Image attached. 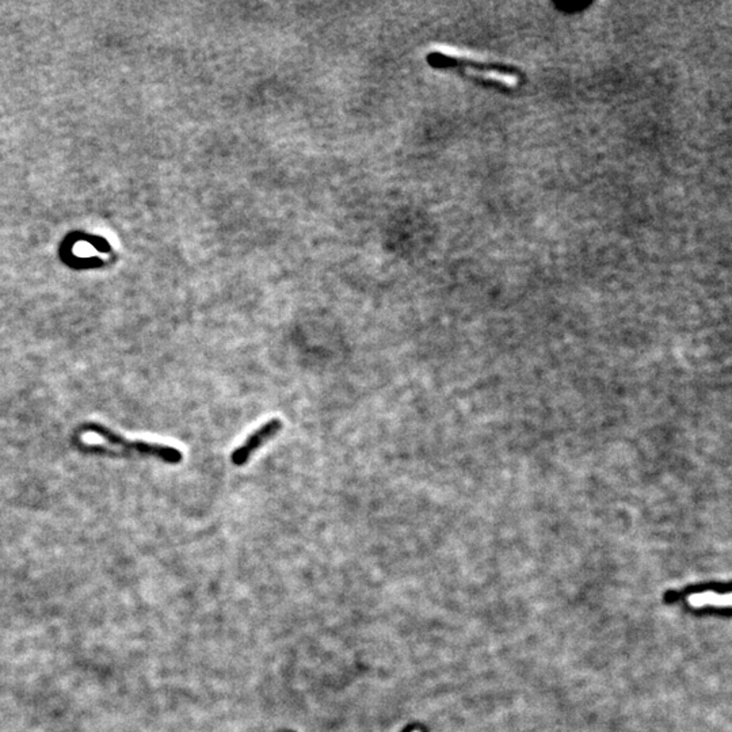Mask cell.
<instances>
[{
  "instance_id": "obj_1",
  "label": "cell",
  "mask_w": 732,
  "mask_h": 732,
  "mask_svg": "<svg viewBox=\"0 0 732 732\" xmlns=\"http://www.w3.org/2000/svg\"><path fill=\"white\" fill-rule=\"evenodd\" d=\"M427 64L434 69H453L463 71L467 75L479 77L491 83H498L506 87H518L522 75L517 68L486 60L483 56L437 49L427 53Z\"/></svg>"
},
{
  "instance_id": "obj_2",
  "label": "cell",
  "mask_w": 732,
  "mask_h": 732,
  "mask_svg": "<svg viewBox=\"0 0 732 732\" xmlns=\"http://www.w3.org/2000/svg\"><path fill=\"white\" fill-rule=\"evenodd\" d=\"M82 431H90L94 432L102 438H105L110 445L121 448L122 450H126L127 453L138 454V456H147V457H155L163 463L167 464H180L182 461L183 454L181 450L163 445V443H155V442H145V441H129L121 437L119 432L110 430L109 427L103 426L101 424H84L80 427Z\"/></svg>"
},
{
  "instance_id": "obj_3",
  "label": "cell",
  "mask_w": 732,
  "mask_h": 732,
  "mask_svg": "<svg viewBox=\"0 0 732 732\" xmlns=\"http://www.w3.org/2000/svg\"><path fill=\"white\" fill-rule=\"evenodd\" d=\"M282 430V421L278 418H273L263 424L259 428L252 431L247 439L241 446H238L231 453V463L235 467H243L245 465L252 454L260 449L266 442H269L271 438H274L280 431Z\"/></svg>"
}]
</instances>
